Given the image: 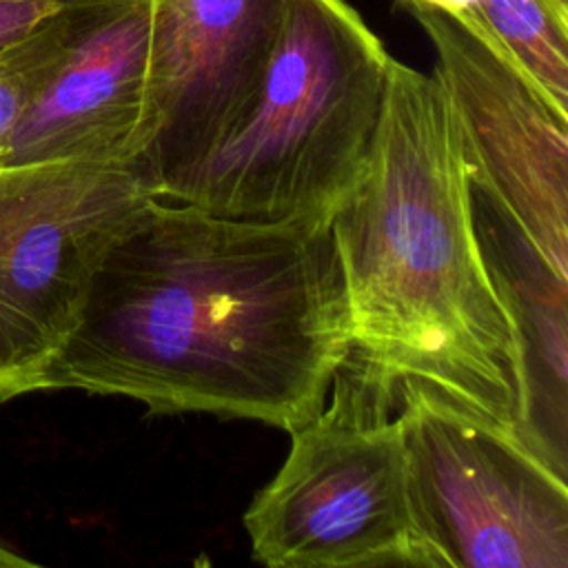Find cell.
Wrapping results in <instances>:
<instances>
[{
  "mask_svg": "<svg viewBox=\"0 0 568 568\" xmlns=\"http://www.w3.org/2000/svg\"><path fill=\"white\" fill-rule=\"evenodd\" d=\"M408 16L453 18L506 53L561 111L568 113L566 0H393Z\"/></svg>",
  "mask_w": 568,
  "mask_h": 568,
  "instance_id": "cell-11",
  "label": "cell"
},
{
  "mask_svg": "<svg viewBox=\"0 0 568 568\" xmlns=\"http://www.w3.org/2000/svg\"><path fill=\"white\" fill-rule=\"evenodd\" d=\"M390 58L346 0H286L255 98L162 200L248 222L331 217L371 144Z\"/></svg>",
  "mask_w": 568,
  "mask_h": 568,
  "instance_id": "cell-3",
  "label": "cell"
},
{
  "mask_svg": "<svg viewBox=\"0 0 568 568\" xmlns=\"http://www.w3.org/2000/svg\"><path fill=\"white\" fill-rule=\"evenodd\" d=\"M413 481L448 568H568V484L517 430L397 382Z\"/></svg>",
  "mask_w": 568,
  "mask_h": 568,
  "instance_id": "cell-6",
  "label": "cell"
},
{
  "mask_svg": "<svg viewBox=\"0 0 568 568\" xmlns=\"http://www.w3.org/2000/svg\"><path fill=\"white\" fill-rule=\"evenodd\" d=\"M118 2L126 0H0V51L64 13Z\"/></svg>",
  "mask_w": 568,
  "mask_h": 568,
  "instance_id": "cell-13",
  "label": "cell"
},
{
  "mask_svg": "<svg viewBox=\"0 0 568 568\" xmlns=\"http://www.w3.org/2000/svg\"><path fill=\"white\" fill-rule=\"evenodd\" d=\"M286 0H151L149 102L135 166L155 197L242 118L271 60Z\"/></svg>",
  "mask_w": 568,
  "mask_h": 568,
  "instance_id": "cell-8",
  "label": "cell"
},
{
  "mask_svg": "<svg viewBox=\"0 0 568 568\" xmlns=\"http://www.w3.org/2000/svg\"><path fill=\"white\" fill-rule=\"evenodd\" d=\"M151 200L129 160L0 166V402L36 393L100 264Z\"/></svg>",
  "mask_w": 568,
  "mask_h": 568,
  "instance_id": "cell-5",
  "label": "cell"
},
{
  "mask_svg": "<svg viewBox=\"0 0 568 568\" xmlns=\"http://www.w3.org/2000/svg\"><path fill=\"white\" fill-rule=\"evenodd\" d=\"M435 49L470 184L568 280V113L506 53L435 11H415Z\"/></svg>",
  "mask_w": 568,
  "mask_h": 568,
  "instance_id": "cell-7",
  "label": "cell"
},
{
  "mask_svg": "<svg viewBox=\"0 0 568 568\" xmlns=\"http://www.w3.org/2000/svg\"><path fill=\"white\" fill-rule=\"evenodd\" d=\"M106 7L113 4L64 13L0 51V151L67 49Z\"/></svg>",
  "mask_w": 568,
  "mask_h": 568,
  "instance_id": "cell-12",
  "label": "cell"
},
{
  "mask_svg": "<svg viewBox=\"0 0 568 568\" xmlns=\"http://www.w3.org/2000/svg\"><path fill=\"white\" fill-rule=\"evenodd\" d=\"M328 220L248 222L151 200L100 264L36 393L304 426L353 348Z\"/></svg>",
  "mask_w": 568,
  "mask_h": 568,
  "instance_id": "cell-1",
  "label": "cell"
},
{
  "mask_svg": "<svg viewBox=\"0 0 568 568\" xmlns=\"http://www.w3.org/2000/svg\"><path fill=\"white\" fill-rule=\"evenodd\" d=\"M473 217L488 271L515 322L524 364L526 444L566 477L568 280L473 186Z\"/></svg>",
  "mask_w": 568,
  "mask_h": 568,
  "instance_id": "cell-10",
  "label": "cell"
},
{
  "mask_svg": "<svg viewBox=\"0 0 568 568\" xmlns=\"http://www.w3.org/2000/svg\"><path fill=\"white\" fill-rule=\"evenodd\" d=\"M328 226L353 351L521 435L519 339L477 237L457 115L433 73L390 58L371 144Z\"/></svg>",
  "mask_w": 568,
  "mask_h": 568,
  "instance_id": "cell-2",
  "label": "cell"
},
{
  "mask_svg": "<svg viewBox=\"0 0 568 568\" xmlns=\"http://www.w3.org/2000/svg\"><path fill=\"white\" fill-rule=\"evenodd\" d=\"M151 0L100 11L73 40L0 151V166L51 160L135 164L149 102Z\"/></svg>",
  "mask_w": 568,
  "mask_h": 568,
  "instance_id": "cell-9",
  "label": "cell"
},
{
  "mask_svg": "<svg viewBox=\"0 0 568 568\" xmlns=\"http://www.w3.org/2000/svg\"><path fill=\"white\" fill-rule=\"evenodd\" d=\"M253 497L244 528L271 568H448L413 481L397 382L353 348L324 408Z\"/></svg>",
  "mask_w": 568,
  "mask_h": 568,
  "instance_id": "cell-4",
  "label": "cell"
},
{
  "mask_svg": "<svg viewBox=\"0 0 568 568\" xmlns=\"http://www.w3.org/2000/svg\"><path fill=\"white\" fill-rule=\"evenodd\" d=\"M33 566H38V564L27 557H20L18 552H13L0 544V568H33Z\"/></svg>",
  "mask_w": 568,
  "mask_h": 568,
  "instance_id": "cell-14",
  "label": "cell"
}]
</instances>
